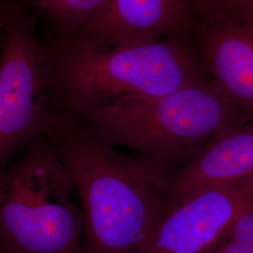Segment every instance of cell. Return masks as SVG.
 <instances>
[{
	"mask_svg": "<svg viewBox=\"0 0 253 253\" xmlns=\"http://www.w3.org/2000/svg\"><path fill=\"white\" fill-rule=\"evenodd\" d=\"M45 137L73 176L84 253H141L170 207L177 167L121 153L67 114H56Z\"/></svg>",
	"mask_w": 253,
	"mask_h": 253,
	"instance_id": "cell-1",
	"label": "cell"
},
{
	"mask_svg": "<svg viewBox=\"0 0 253 253\" xmlns=\"http://www.w3.org/2000/svg\"><path fill=\"white\" fill-rule=\"evenodd\" d=\"M43 45L55 114L73 115L123 99L159 97L212 78L196 35L113 47L50 34Z\"/></svg>",
	"mask_w": 253,
	"mask_h": 253,
	"instance_id": "cell-2",
	"label": "cell"
},
{
	"mask_svg": "<svg viewBox=\"0 0 253 253\" xmlns=\"http://www.w3.org/2000/svg\"><path fill=\"white\" fill-rule=\"evenodd\" d=\"M70 116L109 145L174 166L253 119L212 78L163 96L115 100Z\"/></svg>",
	"mask_w": 253,
	"mask_h": 253,
	"instance_id": "cell-3",
	"label": "cell"
},
{
	"mask_svg": "<svg viewBox=\"0 0 253 253\" xmlns=\"http://www.w3.org/2000/svg\"><path fill=\"white\" fill-rule=\"evenodd\" d=\"M73 176L45 136L0 171V253H84Z\"/></svg>",
	"mask_w": 253,
	"mask_h": 253,
	"instance_id": "cell-4",
	"label": "cell"
},
{
	"mask_svg": "<svg viewBox=\"0 0 253 253\" xmlns=\"http://www.w3.org/2000/svg\"><path fill=\"white\" fill-rule=\"evenodd\" d=\"M0 171L54 124L43 41L23 1L0 0Z\"/></svg>",
	"mask_w": 253,
	"mask_h": 253,
	"instance_id": "cell-5",
	"label": "cell"
},
{
	"mask_svg": "<svg viewBox=\"0 0 253 253\" xmlns=\"http://www.w3.org/2000/svg\"><path fill=\"white\" fill-rule=\"evenodd\" d=\"M253 209V176L194 190L172 204L141 253H205Z\"/></svg>",
	"mask_w": 253,
	"mask_h": 253,
	"instance_id": "cell-6",
	"label": "cell"
},
{
	"mask_svg": "<svg viewBox=\"0 0 253 253\" xmlns=\"http://www.w3.org/2000/svg\"><path fill=\"white\" fill-rule=\"evenodd\" d=\"M195 35L212 79L253 114V9L248 0L196 1Z\"/></svg>",
	"mask_w": 253,
	"mask_h": 253,
	"instance_id": "cell-7",
	"label": "cell"
},
{
	"mask_svg": "<svg viewBox=\"0 0 253 253\" xmlns=\"http://www.w3.org/2000/svg\"><path fill=\"white\" fill-rule=\"evenodd\" d=\"M196 1L106 0L78 39L113 47L147 45L195 35Z\"/></svg>",
	"mask_w": 253,
	"mask_h": 253,
	"instance_id": "cell-8",
	"label": "cell"
},
{
	"mask_svg": "<svg viewBox=\"0 0 253 253\" xmlns=\"http://www.w3.org/2000/svg\"><path fill=\"white\" fill-rule=\"evenodd\" d=\"M253 176L252 119L243 126L217 136L175 170L170 207L194 190Z\"/></svg>",
	"mask_w": 253,
	"mask_h": 253,
	"instance_id": "cell-9",
	"label": "cell"
},
{
	"mask_svg": "<svg viewBox=\"0 0 253 253\" xmlns=\"http://www.w3.org/2000/svg\"><path fill=\"white\" fill-rule=\"evenodd\" d=\"M35 18L51 27L52 35L73 39L100 10L106 0H27L23 1Z\"/></svg>",
	"mask_w": 253,
	"mask_h": 253,
	"instance_id": "cell-10",
	"label": "cell"
},
{
	"mask_svg": "<svg viewBox=\"0 0 253 253\" xmlns=\"http://www.w3.org/2000/svg\"><path fill=\"white\" fill-rule=\"evenodd\" d=\"M205 253H253V209L238 217Z\"/></svg>",
	"mask_w": 253,
	"mask_h": 253,
	"instance_id": "cell-11",
	"label": "cell"
},
{
	"mask_svg": "<svg viewBox=\"0 0 253 253\" xmlns=\"http://www.w3.org/2000/svg\"><path fill=\"white\" fill-rule=\"evenodd\" d=\"M2 41V33H1V30H0V42Z\"/></svg>",
	"mask_w": 253,
	"mask_h": 253,
	"instance_id": "cell-12",
	"label": "cell"
}]
</instances>
